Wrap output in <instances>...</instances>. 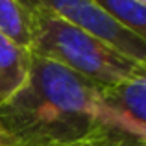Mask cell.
I'll return each mask as SVG.
<instances>
[{"mask_svg":"<svg viewBox=\"0 0 146 146\" xmlns=\"http://www.w3.org/2000/svg\"><path fill=\"white\" fill-rule=\"evenodd\" d=\"M102 87L33 54L26 83L0 106V129L11 146H67L100 131Z\"/></svg>","mask_w":146,"mask_h":146,"instance_id":"cell-1","label":"cell"},{"mask_svg":"<svg viewBox=\"0 0 146 146\" xmlns=\"http://www.w3.org/2000/svg\"><path fill=\"white\" fill-rule=\"evenodd\" d=\"M30 50L32 54L94 82L111 87L146 70V65L117 52L102 39L59 21L46 13H30Z\"/></svg>","mask_w":146,"mask_h":146,"instance_id":"cell-2","label":"cell"},{"mask_svg":"<svg viewBox=\"0 0 146 146\" xmlns=\"http://www.w3.org/2000/svg\"><path fill=\"white\" fill-rule=\"evenodd\" d=\"M30 13H46L102 39L117 52L146 65V43L122 28L94 0H19Z\"/></svg>","mask_w":146,"mask_h":146,"instance_id":"cell-3","label":"cell"},{"mask_svg":"<svg viewBox=\"0 0 146 146\" xmlns=\"http://www.w3.org/2000/svg\"><path fill=\"white\" fill-rule=\"evenodd\" d=\"M100 128L146 143V70L111 87H102L96 102Z\"/></svg>","mask_w":146,"mask_h":146,"instance_id":"cell-4","label":"cell"},{"mask_svg":"<svg viewBox=\"0 0 146 146\" xmlns=\"http://www.w3.org/2000/svg\"><path fill=\"white\" fill-rule=\"evenodd\" d=\"M32 50L0 33V106L26 83L32 68Z\"/></svg>","mask_w":146,"mask_h":146,"instance_id":"cell-5","label":"cell"},{"mask_svg":"<svg viewBox=\"0 0 146 146\" xmlns=\"http://www.w3.org/2000/svg\"><path fill=\"white\" fill-rule=\"evenodd\" d=\"M122 28L146 43V6L135 0H94Z\"/></svg>","mask_w":146,"mask_h":146,"instance_id":"cell-6","label":"cell"},{"mask_svg":"<svg viewBox=\"0 0 146 146\" xmlns=\"http://www.w3.org/2000/svg\"><path fill=\"white\" fill-rule=\"evenodd\" d=\"M32 15L19 0H0V33L17 44L30 48Z\"/></svg>","mask_w":146,"mask_h":146,"instance_id":"cell-7","label":"cell"},{"mask_svg":"<svg viewBox=\"0 0 146 146\" xmlns=\"http://www.w3.org/2000/svg\"><path fill=\"white\" fill-rule=\"evenodd\" d=\"M67 146H146V143L135 141L131 137H126L122 133H115L109 129H100L94 135L82 139L78 143H72Z\"/></svg>","mask_w":146,"mask_h":146,"instance_id":"cell-8","label":"cell"},{"mask_svg":"<svg viewBox=\"0 0 146 146\" xmlns=\"http://www.w3.org/2000/svg\"><path fill=\"white\" fill-rule=\"evenodd\" d=\"M0 146H11V143L7 141V137L4 135V131L0 129Z\"/></svg>","mask_w":146,"mask_h":146,"instance_id":"cell-9","label":"cell"},{"mask_svg":"<svg viewBox=\"0 0 146 146\" xmlns=\"http://www.w3.org/2000/svg\"><path fill=\"white\" fill-rule=\"evenodd\" d=\"M135 2H139V4H143V6H146V0H135Z\"/></svg>","mask_w":146,"mask_h":146,"instance_id":"cell-10","label":"cell"}]
</instances>
